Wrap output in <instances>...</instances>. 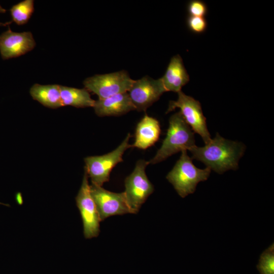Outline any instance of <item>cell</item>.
Segmentation results:
<instances>
[{
	"mask_svg": "<svg viewBox=\"0 0 274 274\" xmlns=\"http://www.w3.org/2000/svg\"><path fill=\"white\" fill-rule=\"evenodd\" d=\"M245 149L241 143L227 140L217 133L204 146L195 145L189 151L192 153V159L202 162L207 167L221 174L238 168V161Z\"/></svg>",
	"mask_w": 274,
	"mask_h": 274,
	"instance_id": "cell-1",
	"label": "cell"
},
{
	"mask_svg": "<svg viewBox=\"0 0 274 274\" xmlns=\"http://www.w3.org/2000/svg\"><path fill=\"white\" fill-rule=\"evenodd\" d=\"M194 132L179 112L173 114L169 120L166 137L161 146L149 164L160 162L170 156L184 150H189L195 146Z\"/></svg>",
	"mask_w": 274,
	"mask_h": 274,
	"instance_id": "cell-2",
	"label": "cell"
},
{
	"mask_svg": "<svg viewBox=\"0 0 274 274\" xmlns=\"http://www.w3.org/2000/svg\"><path fill=\"white\" fill-rule=\"evenodd\" d=\"M179 159L166 176V179L182 198L193 193L198 183L209 178L211 169H200L192 162L187 151H182Z\"/></svg>",
	"mask_w": 274,
	"mask_h": 274,
	"instance_id": "cell-3",
	"label": "cell"
},
{
	"mask_svg": "<svg viewBox=\"0 0 274 274\" xmlns=\"http://www.w3.org/2000/svg\"><path fill=\"white\" fill-rule=\"evenodd\" d=\"M130 134L128 133L122 143L114 150L101 156H88L84 158L85 170L92 184L101 186L109 181L113 168L123 161L125 151L131 148L129 144Z\"/></svg>",
	"mask_w": 274,
	"mask_h": 274,
	"instance_id": "cell-4",
	"label": "cell"
},
{
	"mask_svg": "<svg viewBox=\"0 0 274 274\" xmlns=\"http://www.w3.org/2000/svg\"><path fill=\"white\" fill-rule=\"evenodd\" d=\"M149 162L139 160L133 171L124 181L127 203L132 214H136L147 198L153 192L154 186L149 180L145 172Z\"/></svg>",
	"mask_w": 274,
	"mask_h": 274,
	"instance_id": "cell-5",
	"label": "cell"
},
{
	"mask_svg": "<svg viewBox=\"0 0 274 274\" xmlns=\"http://www.w3.org/2000/svg\"><path fill=\"white\" fill-rule=\"evenodd\" d=\"M134 80L125 71L96 75L86 79L83 82L85 88L96 94L98 99L127 92Z\"/></svg>",
	"mask_w": 274,
	"mask_h": 274,
	"instance_id": "cell-6",
	"label": "cell"
},
{
	"mask_svg": "<svg viewBox=\"0 0 274 274\" xmlns=\"http://www.w3.org/2000/svg\"><path fill=\"white\" fill-rule=\"evenodd\" d=\"M178 94L177 100L169 101L166 113L179 108L185 121L192 131L200 135L205 145L208 144L211 139L200 102L182 91L178 92Z\"/></svg>",
	"mask_w": 274,
	"mask_h": 274,
	"instance_id": "cell-7",
	"label": "cell"
},
{
	"mask_svg": "<svg viewBox=\"0 0 274 274\" xmlns=\"http://www.w3.org/2000/svg\"><path fill=\"white\" fill-rule=\"evenodd\" d=\"M88 176L84 170L82 183L76 201L83 225V233L85 238L97 237L100 232L99 223L101 221L99 214L90 192Z\"/></svg>",
	"mask_w": 274,
	"mask_h": 274,
	"instance_id": "cell-8",
	"label": "cell"
},
{
	"mask_svg": "<svg viewBox=\"0 0 274 274\" xmlns=\"http://www.w3.org/2000/svg\"><path fill=\"white\" fill-rule=\"evenodd\" d=\"M90 188L101 221L112 216L132 214L124 192H111L92 184Z\"/></svg>",
	"mask_w": 274,
	"mask_h": 274,
	"instance_id": "cell-9",
	"label": "cell"
},
{
	"mask_svg": "<svg viewBox=\"0 0 274 274\" xmlns=\"http://www.w3.org/2000/svg\"><path fill=\"white\" fill-rule=\"evenodd\" d=\"M164 92L160 78L154 79L145 76L134 80L127 93L135 110L145 111L157 101Z\"/></svg>",
	"mask_w": 274,
	"mask_h": 274,
	"instance_id": "cell-10",
	"label": "cell"
},
{
	"mask_svg": "<svg viewBox=\"0 0 274 274\" xmlns=\"http://www.w3.org/2000/svg\"><path fill=\"white\" fill-rule=\"evenodd\" d=\"M35 46V41L30 31L13 32L8 26V30L0 35V53L4 60L24 55Z\"/></svg>",
	"mask_w": 274,
	"mask_h": 274,
	"instance_id": "cell-11",
	"label": "cell"
},
{
	"mask_svg": "<svg viewBox=\"0 0 274 274\" xmlns=\"http://www.w3.org/2000/svg\"><path fill=\"white\" fill-rule=\"evenodd\" d=\"M93 108L99 117L120 116L135 110L127 92L95 100Z\"/></svg>",
	"mask_w": 274,
	"mask_h": 274,
	"instance_id": "cell-12",
	"label": "cell"
},
{
	"mask_svg": "<svg viewBox=\"0 0 274 274\" xmlns=\"http://www.w3.org/2000/svg\"><path fill=\"white\" fill-rule=\"evenodd\" d=\"M160 132L158 121L146 115L137 124L134 142L131 147L147 149L158 140Z\"/></svg>",
	"mask_w": 274,
	"mask_h": 274,
	"instance_id": "cell-13",
	"label": "cell"
},
{
	"mask_svg": "<svg viewBox=\"0 0 274 274\" xmlns=\"http://www.w3.org/2000/svg\"><path fill=\"white\" fill-rule=\"evenodd\" d=\"M160 79L165 92L178 93L189 82V75L179 55L171 58L164 76Z\"/></svg>",
	"mask_w": 274,
	"mask_h": 274,
	"instance_id": "cell-14",
	"label": "cell"
},
{
	"mask_svg": "<svg viewBox=\"0 0 274 274\" xmlns=\"http://www.w3.org/2000/svg\"><path fill=\"white\" fill-rule=\"evenodd\" d=\"M32 98L46 107L57 109L62 107L60 85L34 84L30 89Z\"/></svg>",
	"mask_w": 274,
	"mask_h": 274,
	"instance_id": "cell-15",
	"label": "cell"
},
{
	"mask_svg": "<svg viewBox=\"0 0 274 274\" xmlns=\"http://www.w3.org/2000/svg\"><path fill=\"white\" fill-rule=\"evenodd\" d=\"M62 106H71L76 108L93 107L95 100L91 98L85 88L79 89L60 85Z\"/></svg>",
	"mask_w": 274,
	"mask_h": 274,
	"instance_id": "cell-16",
	"label": "cell"
},
{
	"mask_svg": "<svg viewBox=\"0 0 274 274\" xmlns=\"http://www.w3.org/2000/svg\"><path fill=\"white\" fill-rule=\"evenodd\" d=\"M12 20L9 22L0 23V25H9L13 22L17 25L26 24L30 18L34 11V1L25 0L14 6L10 9Z\"/></svg>",
	"mask_w": 274,
	"mask_h": 274,
	"instance_id": "cell-17",
	"label": "cell"
},
{
	"mask_svg": "<svg viewBox=\"0 0 274 274\" xmlns=\"http://www.w3.org/2000/svg\"><path fill=\"white\" fill-rule=\"evenodd\" d=\"M257 268L260 274H274V244H271L260 256Z\"/></svg>",
	"mask_w": 274,
	"mask_h": 274,
	"instance_id": "cell-18",
	"label": "cell"
},
{
	"mask_svg": "<svg viewBox=\"0 0 274 274\" xmlns=\"http://www.w3.org/2000/svg\"><path fill=\"white\" fill-rule=\"evenodd\" d=\"M187 25L191 32L200 34L206 30L208 23L204 17L189 16L187 19Z\"/></svg>",
	"mask_w": 274,
	"mask_h": 274,
	"instance_id": "cell-19",
	"label": "cell"
},
{
	"mask_svg": "<svg viewBox=\"0 0 274 274\" xmlns=\"http://www.w3.org/2000/svg\"><path fill=\"white\" fill-rule=\"evenodd\" d=\"M190 16L204 17L208 13V7L206 3L201 1H190L187 7Z\"/></svg>",
	"mask_w": 274,
	"mask_h": 274,
	"instance_id": "cell-20",
	"label": "cell"
},
{
	"mask_svg": "<svg viewBox=\"0 0 274 274\" xmlns=\"http://www.w3.org/2000/svg\"><path fill=\"white\" fill-rule=\"evenodd\" d=\"M7 10L0 5V13H5Z\"/></svg>",
	"mask_w": 274,
	"mask_h": 274,
	"instance_id": "cell-21",
	"label": "cell"
},
{
	"mask_svg": "<svg viewBox=\"0 0 274 274\" xmlns=\"http://www.w3.org/2000/svg\"><path fill=\"white\" fill-rule=\"evenodd\" d=\"M0 204H3V205H5L6 206H10L9 204H5V203H2V202H0Z\"/></svg>",
	"mask_w": 274,
	"mask_h": 274,
	"instance_id": "cell-22",
	"label": "cell"
}]
</instances>
